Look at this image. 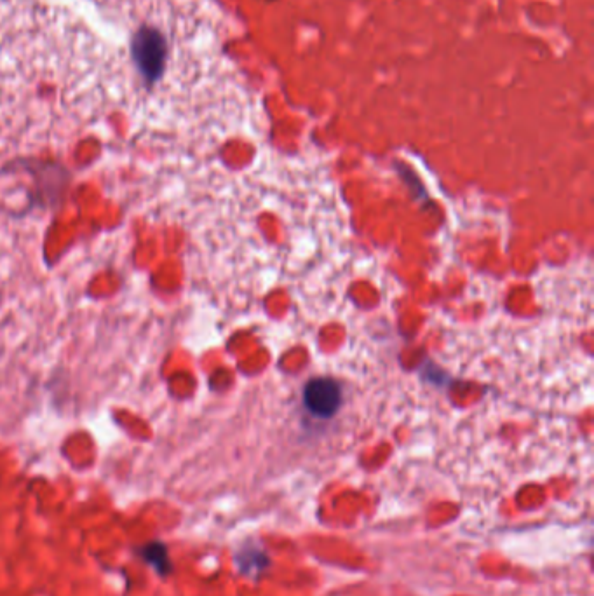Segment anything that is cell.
Segmentation results:
<instances>
[{
    "label": "cell",
    "mask_w": 594,
    "mask_h": 596,
    "mask_svg": "<svg viewBox=\"0 0 594 596\" xmlns=\"http://www.w3.org/2000/svg\"><path fill=\"white\" fill-rule=\"evenodd\" d=\"M342 387L328 377L312 379L304 387V405L314 417L330 419L342 407Z\"/></svg>",
    "instance_id": "6da1fadb"
},
{
    "label": "cell",
    "mask_w": 594,
    "mask_h": 596,
    "mask_svg": "<svg viewBox=\"0 0 594 596\" xmlns=\"http://www.w3.org/2000/svg\"><path fill=\"white\" fill-rule=\"evenodd\" d=\"M133 56L136 65L142 70L147 81H156L164 68L166 61V41L156 30L143 28L140 34L136 35L133 44Z\"/></svg>",
    "instance_id": "7a4b0ae2"
}]
</instances>
